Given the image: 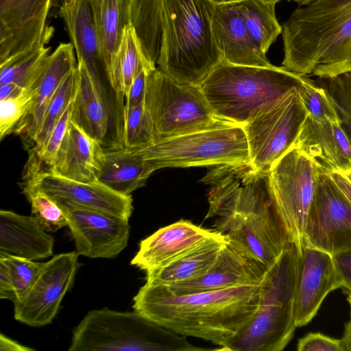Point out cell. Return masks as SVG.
Masks as SVG:
<instances>
[{
  "instance_id": "obj_1",
  "label": "cell",
  "mask_w": 351,
  "mask_h": 351,
  "mask_svg": "<svg viewBox=\"0 0 351 351\" xmlns=\"http://www.w3.org/2000/svg\"><path fill=\"white\" fill-rule=\"evenodd\" d=\"M263 280L184 295H176L165 285L145 282L133 299V308L178 335L210 341L220 350L256 311Z\"/></svg>"
},
{
  "instance_id": "obj_2",
  "label": "cell",
  "mask_w": 351,
  "mask_h": 351,
  "mask_svg": "<svg viewBox=\"0 0 351 351\" xmlns=\"http://www.w3.org/2000/svg\"><path fill=\"white\" fill-rule=\"evenodd\" d=\"M282 66L329 78L351 72V0H318L295 9L282 25Z\"/></svg>"
},
{
  "instance_id": "obj_3",
  "label": "cell",
  "mask_w": 351,
  "mask_h": 351,
  "mask_svg": "<svg viewBox=\"0 0 351 351\" xmlns=\"http://www.w3.org/2000/svg\"><path fill=\"white\" fill-rule=\"evenodd\" d=\"M214 0H166L157 68L173 80L200 86L222 62L211 26Z\"/></svg>"
},
{
  "instance_id": "obj_4",
  "label": "cell",
  "mask_w": 351,
  "mask_h": 351,
  "mask_svg": "<svg viewBox=\"0 0 351 351\" xmlns=\"http://www.w3.org/2000/svg\"><path fill=\"white\" fill-rule=\"evenodd\" d=\"M308 79L283 66L222 61L199 87L216 117L243 126L300 89Z\"/></svg>"
},
{
  "instance_id": "obj_5",
  "label": "cell",
  "mask_w": 351,
  "mask_h": 351,
  "mask_svg": "<svg viewBox=\"0 0 351 351\" xmlns=\"http://www.w3.org/2000/svg\"><path fill=\"white\" fill-rule=\"evenodd\" d=\"M299 267L300 252L291 243L265 274L256 311L220 350L285 348L297 328L294 302Z\"/></svg>"
},
{
  "instance_id": "obj_6",
  "label": "cell",
  "mask_w": 351,
  "mask_h": 351,
  "mask_svg": "<svg viewBox=\"0 0 351 351\" xmlns=\"http://www.w3.org/2000/svg\"><path fill=\"white\" fill-rule=\"evenodd\" d=\"M69 351H199L207 349L139 313L93 310L73 329Z\"/></svg>"
},
{
  "instance_id": "obj_7",
  "label": "cell",
  "mask_w": 351,
  "mask_h": 351,
  "mask_svg": "<svg viewBox=\"0 0 351 351\" xmlns=\"http://www.w3.org/2000/svg\"><path fill=\"white\" fill-rule=\"evenodd\" d=\"M269 269L291 243L274 208L269 186L234 202L209 206L205 219Z\"/></svg>"
},
{
  "instance_id": "obj_8",
  "label": "cell",
  "mask_w": 351,
  "mask_h": 351,
  "mask_svg": "<svg viewBox=\"0 0 351 351\" xmlns=\"http://www.w3.org/2000/svg\"><path fill=\"white\" fill-rule=\"evenodd\" d=\"M144 105L153 122L155 142L239 125L216 117L199 86L180 84L158 68L149 71Z\"/></svg>"
},
{
  "instance_id": "obj_9",
  "label": "cell",
  "mask_w": 351,
  "mask_h": 351,
  "mask_svg": "<svg viewBox=\"0 0 351 351\" xmlns=\"http://www.w3.org/2000/svg\"><path fill=\"white\" fill-rule=\"evenodd\" d=\"M134 149L156 170L250 162L247 137L241 125L197 131Z\"/></svg>"
},
{
  "instance_id": "obj_10",
  "label": "cell",
  "mask_w": 351,
  "mask_h": 351,
  "mask_svg": "<svg viewBox=\"0 0 351 351\" xmlns=\"http://www.w3.org/2000/svg\"><path fill=\"white\" fill-rule=\"evenodd\" d=\"M324 169L293 147L269 171L270 194L280 220L300 253L307 217Z\"/></svg>"
},
{
  "instance_id": "obj_11",
  "label": "cell",
  "mask_w": 351,
  "mask_h": 351,
  "mask_svg": "<svg viewBox=\"0 0 351 351\" xmlns=\"http://www.w3.org/2000/svg\"><path fill=\"white\" fill-rule=\"evenodd\" d=\"M298 90L243 126L250 162L257 169L269 171L293 147L308 117Z\"/></svg>"
},
{
  "instance_id": "obj_12",
  "label": "cell",
  "mask_w": 351,
  "mask_h": 351,
  "mask_svg": "<svg viewBox=\"0 0 351 351\" xmlns=\"http://www.w3.org/2000/svg\"><path fill=\"white\" fill-rule=\"evenodd\" d=\"M304 246L331 255L351 249V202L324 169L306 222Z\"/></svg>"
},
{
  "instance_id": "obj_13",
  "label": "cell",
  "mask_w": 351,
  "mask_h": 351,
  "mask_svg": "<svg viewBox=\"0 0 351 351\" xmlns=\"http://www.w3.org/2000/svg\"><path fill=\"white\" fill-rule=\"evenodd\" d=\"M56 202L65 215L79 255L90 258H112L127 246L129 219L65 202Z\"/></svg>"
},
{
  "instance_id": "obj_14",
  "label": "cell",
  "mask_w": 351,
  "mask_h": 351,
  "mask_svg": "<svg viewBox=\"0 0 351 351\" xmlns=\"http://www.w3.org/2000/svg\"><path fill=\"white\" fill-rule=\"evenodd\" d=\"M78 256L77 252L62 253L44 263L28 293L14 303L16 320L33 327L51 323L64 296L73 284L79 267Z\"/></svg>"
},
{
  "instance_id": "obj_15",
  "label": "cell",
  "mask_w": 351,
  "mask_h": 351,
  "mask_svg": "<svg viewBox=\"0 0 351 351\" xmlns=\"http://www.w3.org/2000/svg\"><path fill=\"white\" fill-rule=\"evenodd\" d=\"M268 270L228 239L216 260L204 274L165 286L176 295L214 291L258 284L263 280Z\"/></svg>"
},
{
  "instance_id": "obj_16",
  "label": "cell",
  "mask_w": 351,
  "mask_h": 351,
  "mask_svg": "<svg viewBox=\"0 0 351 351\" xmlns=\"http://www.w3.org/2000/svg\"><path fill=\"white\" fill-rule=\"evenodd\" d=\"M25 186L42 190L55 201L99 210L129 219L133 210L132 197L115 192L98 180L78 182L48 171L28 178Z\"/></svg>"
},
{
  "instance_id": "obj_17",
  "label": "cell",
  "mask_w": 351,
  "mask_h": 351,
  "mask_svg": "<svg viewBox=\"0 0 351 351\" xmlns=\"http://www.w3.org/2000/svg\"><path fill=\"white\" fill-rule=\"evenodd\" d=\"M342 287L331 254L308 246L300 253L294 302L297 327L308 324L331 291Z\"/></svg>"
},
{
  "instance_id": "obj_18",
  "label": "cell",
  "mask_w": 351,
  "mask_h": 351,
  "mask_svg": "<svg viewBox=\"0 0 351 351\" xmlns=\"http://www.w3.org/2000/svg\"><path fill=\"white\" fill-rule=\"evenodd\" d=\"M52 0H0V62L43 38Z\"/></svg>"
},
{
  "instance_id": "obj_19",
  "label": "cell",
  "mask_w": 351,
  "mask_h": 351,
  "mask_svg": "<svg viewBox=\"0 0 351 351\" xmlns=\"http://www.w3.org/2000/svg\"><path fill=\"white\" fill-rule=\"evenodd\" d=\"M211 26L223 62L241 66H272L254 43L235 0L215 1Z\"/></svg>"
},
{
  "instance_id": "obj_20",
  "label": "cell",
  "mask_w": 351,
  "mask_h": 351,
  "mask_svg": "<svg viewBox=\"0 0 351 351\" xmlns=\"http://www.w3.org/2000/svg\"><path fill=\"white\" fill-rule=\"evenodd\" d=\"M220 232L180 219L161 228L139 243L130 263L146 273L160 267Z\"/></svg>"
},
{
  "instance_id": "obj_21",
  "label": "cell",
  "mask_w": 351,
  "mask_h": 351,
  "mask_svg": "<svg viewBox=\"0 0 351 351\" xmlns=\"http://www.w3.org/2000/svg\"><path fill=\"white\" fill-rule=\"evenodd\" d=\"M104 158V146L70 120L48 172L78 182H91L97 180Z\"/></svg>"
},
{
  "instance_id": "obj_22",
  "label": "cell",
  "mask_w": 351,
  "mask_h": 351,
  "mask_svg": "<svg viewBox=\"0 0 351 351\" xmlns=\"http://www.w3.org/2000/svg\"><path fill=\"white\" fill-rule=\"evenodd\" d=\"M293 147L328 172L351 171V145L339 123L318 121L308 116Z\"/></svg>"
},
{
  "instance_id": "obj_23",
  "label": "cell",
  "mask_w": 351,
  "mask_h": 351,
  "mask_svg": "<svg viewBox=\"0 0 351 351\" xmlns=\"http://www.w3.org/2000/svg\"><path fill=\"white\" fill-rule=\"evenodd\" d=\"M77 64L74 47L71 43H60L49 56L36 81V93L32 109L16 133L23 138L29 149L34 145L51 99Z\"/></svg>"
},
{
  "instance_id": "obj_24",
  "label": "cell",
  "mask_w": 351,
  "mask_h": 351,
  "mask_svg": "<svg viewBox=\"0 0 351 351\" xmlns=\"http://www.w3.org/2000/svg\"><path fill=\"white\" fill-rule=\"evenodd\" d=\"M58 14L64 22L77 62H82L102 84L101 78L107 75L88 0H60Z\"/></svg>"
},
{
  "instance_id": "obj_25",
  "label": "cell",
  "mask_w": 351,
  "mask_h": 351,
  "mask_svg": "<svg viewBox=\"0 0 351 351\" xmlns=\"http://www.w3.org/2000/svg\"><path fill=\"white\" fill-rule=\"evenodd\" d=\"M53 237L31 216L0 211V252L31 261L53 254Z\"/></svg>"
},
{
  "instance_id": "obj_26",
  "label": "cell",
  "mask_w": 351,
  "mask_h": 351,
  "mask_svg": "<svg viewBox=\"0 0 351 351\" xmlns=\"http://www.w3.org/2000/svg\"><path fill=\"white\" fill-rule=\"evenodd\" d=\"M77 83L71 120L103 146L110 128V115L103 84L97 81L82 62H77Z\"/></svg>"
},
{
  "instance_id": "obj_27",
  "label": "cell",
  "mask_w": 351,
  "mask_h": 351,
  "mask_svg": "<svg viewBox=\"0 0 351 351\" xmlns=\"http://www.w3.org/2000/svg\"><path fill=\"white\" fill-rule=\"evenodd\" d=\"M221 233L206 239L166 265L146 273V282L171 285L204 274L227 242Z\"/></svg>"
},
{
  "instance_id": "obj_28",
  "label": "cell",
  "mask_w": 351,
  "mask_h": 351,
  "mask_svg": "<svg viewBox=\"0 0 351 351\" xmlns=\"http://www.w3.org/2000/svg\"><path fill=\"white\" fill-rule=\"evenodd\" d=\"M155 171L136 150L121 147L105 149L104 165L97 180L118 193L131 195L145 185Z\"/></svg>"
},
{
  "instance_id": "obj_29",
  "label": "cell",
  "mask_w": 351,
  "mask_h": 351,
  "mask_svg": "<svg viewBox=\"0 0 351 351\" xmlns=\"http://www.w3.org/2000/svg\"><path fill=\"white\" fill-rule=\"evenodd\" d=\"M88 2L108 78L123 29L131 23L130 0H88Z\"/></svg>"
},
{
  "instance_id": "obj_30",
  "label": "cell",
  "mask_w": 351,
  "mask_h": 351,
  "mask_svg": "<svg viewBox=\"0 0 351 351\" xmlns=\"http://www.w3.org/2000/svg\"><path fill=\"white\" fill-rule=\"evenodd\" d=\"M143 67L156 69L146 60L135 29L132 23H129L123 29L120 45L108 75V81L119 100L128 95L136 74Z\"/></svg>"
},
{
  "instance_id": "obj_31",
  "label": "cell",
  "mask_w": 351,
  "mask_h": 351,
  "mask_svg": "<svg viewBox=\"0 0 351 351\" xmlns=\"http://www.w3.org/2000/svg\"><path fill=\"white\" fill-rule=\"evenodd\" d=\"M54 28L49 25L40 42L2 62H0V84L15 83L23 88L32 87L36 82L50 55V41Z\"/></svg>"
},
{
  "instance_id": "obj_32",
  "label": "cell",
  "mask_w": 351,
  "mask_h": 351,
  "mask_svg": "<svg viewBox=\"0 0 351 351\" xmlns=\"http://www.w3.org/2000/svg\"><path fill=\"white\" fill-rule=\"evenodd\" d=\"M165 1L130 0L131 23L135 29L145 57L153 61L156 60L159 55Z\"/></svg>"
},
{
  "instance_id": "obj_33",
  "label": "cell",
  "mask_w": 351,
  "mask_h": 351,
  "mask_svg": "<svg viewBox=\"0 0 351 351\" xmlns=\"http://www.w3.org/2000/svg\"><path fill=\"white\" fill-rule=\"evenodd\" d=\"M248 32L257 47L267 53L270 45L282 33L274 3L262 0H235Z\"/></svg>"
},
{
  "instance_id": "obj_34",
  "label": "cell",
  "mask_w": 351,
  "mask_h": 351,
  "mask_svg": "<svg viewBox=\"0 0 351 351\" xmlns=\"http://www.w3.org/2000/svg\"><path fill=\"white\" fill-rule=\"evenodd\" d=\"M77 83L75 67L61 83L46 109L40 130L30 149L29 162L36 160L41 156L52 130L74 98Z\"/></svg>"
},
{
  "instance_id": "obj_35",
  "label": "cell",
  "mask_w": 351,
  "mask_h": 351,
  "mask_svg": "<svg viewBox=\"0 0 351 351\" xmlns=\"http://www.w3.org/2000/svg\"><path fill=\"white\" fill-rule=\"evenodd\" d=\"M123 147L141 149L155 142L153 122L144 102L123 114Z\"/></svg>"
},
{
  "instance_id": "obj_36",
  "label": "cell",
  "mask_w": 351,
  "mask_h": 351,
  "mask_svg": "<svg viewBox=\"0 0 351 351\" xmlns=\"http://www.w3.org/2000/svg\"><path fill=\"white\" fill-rule=\"evenodd\" d=\"M32 207V216L47 232H54L68 226L64 213L57 202L44 191L30 186L24 187Z\"/></svg>"
},
{
  "instance_id": "obj_37",
  "label": "cell",
  "mask_w": 351,
  "mask_h": 351,
  "mask_svg": "<svg viewBox=\"0 0 351 351\" xmlns=\"http://www.w3.org/2000/svg\"><path fill=\"white\" fill-rule=\"evenodd\" d=\"M36 83L19 95L0 101V139L16 134L29 113L36 93Z\"/></svg>"
},
{
  "instance_id": "obj_38",
  "label": "cell",
  "mask_w": 351,
  "mask_h": 351,
  "mask_svg": "<svg viewBox=\"0 0 351 351\" xmlns=\"http://www.w3.org/2000/svg\"><path fill=\"white\" fill-rule=\"evenodd\" d=\"M337 112L339 125L351 145V72L319 78Z\"/></svg>"
},
{
  "instance_id": "obj_39",
  "label": "cell",
  "mask_w": 351,
  "mask_h": 351,
  "mask_svg": "<svg viewBox=\"0 0 351 351\" xmlns=\"http://www.w3.org/2000/svg\"><path fill=\"white\" fill-rule=\"evenodd\" d=\"M0 260L4 261L9 267L16 296L14 302H19L23 299L32 288L40 274L45 263H37L1 252Z\"/></svg>"
},
{
  "instance_id": "obj_40",
  "label": "cell",
  "mask_w": 351,
  "mask_h": 351,
  "mask_svg": "<svg viewBox=\"0 0 351 351\" xmlns=\"http://www.w3.org/2000/svg\"><path fill=\"white\" fill-rule=\"evenodd\" d=\"M298 92L309 117L318 121L339 123L334 106L322 86L308 78Z\"/></svg>"
},
{
  "instance_id": "obj_41",
  "label": "cell",
  "mask_w": 351,
  "mask_h": 351,
  "mask_svg": "<svg viewBox=\"0 0 351 351\" xmlns=\"http://www.w3.org/2000/svg\"><path fill=\"white\" fill-rule=\"evenodd\" d=\"M298 351H343L341 340L321 332H308L297 343Z\"/></svg>"
},
{
  "instance_id": "obj_42",
  "label": "cell",
  "mask_w": 351,
  "mask_h": 351,
  "mask_svg": "<svg viewBox=\"0 0 351 351\" xmlns=\"http://www.w3.org/2000/svg\"><path fill=\"white\" fill-rule=\"evenodd\" d=\"M149 69L147 67L142 68L136 74L129 90L125 97V104L123 108V114L129 112L135 106L143 104L145 100L147 77Z\"/></svg>"
},
{
  "instance_id": "obj_43",
  "label": "cell",
  "mask_w": 351,
  "mask_h": 351,
  "mask_svg": "<svg viewBox=\"0 0 351 351\" xmlns=\"http://www.w3.org/2000/svg\"><path fill=\"white\" fill-rule=\"evenodd\" d=\"M332 256L342 288L351 292V249L336 253Z\"/></svg>"
},
{
  "instance_id": "obj_44",
  "label": "cell",
  "mask_w": 351,
  "mask_h": 351,
  "mask_svg": "<svg viewBox=\"0 0 351 351\" xmlns=\"http://www.w3.org/2000/svg\"><path fill=\"white\" fill-rule=\"evenodd\" d=\"M0 298L16 300L13 282L8 266L4 261L0 260Z\"/></svg>"
},
{
  "instance_id": "obj_45",
  "label": "cell",
  "mask_w": 351,
  "mask_h": 351,
  "mask_svg": "<svg viewBox=\"0 0 351 351\" xmlns=\"http://www.w3.org/2000/svg\"><path fill=\"white\" fill-rule=\"evenodd\" d=\"M34 349L19 344L3 334H0V351H33Z\"/></svg>"
},
{
  "instance_id": "obj_46",
  "label": "cell",
  "mask_w": 351,
  "mask_h": 351,
  "mask_svg": "<svg viewBox=\"0 0 351 351\" xmlns=\"http://www.w3.org/2000/svg\"><path fill=\"white\" fill-rule=\"evenodd\" d=\"M25 90L15 83L0 84V101L16 96Z\"/></svg>"
},
{
  "instance_id": "obj_47",
  "label": "cell",
  "mask_w": 351,
  "mask_h": 351,
  "mask_svg": "<svg viewBox=\"0 0 351 351\" xmlns=\"http://www.w3.org/2000/svg\"><path fill=\"white\" fill-rule=\"evenodd\" d=\"M341 340L343 351H351V319L345 325L343 335Z\"/></svg>"
},
{
  "instance_id": "obj_48",
  "label": "cell",
  "mask_w": 351,
  "mask_h": 351,
  "mask_svg": "<svg viewBox=\"0 0 351 351\" xmlns=\"http://www.w3.org/2000/svg\"><path fill=\"white\" fill-rule=\"evenodd\" d=\"M289 1H294L300 5H307L318 0H287Z\"/></svg>"
},
{
  "instance_id": "obj_49",
  "label": "cell",
  "mask_w": 351,
  "mask_h": 351,
  "mask_svg": "<svg viewBox=\"0 0 351 351\" xmlns=\"http://www.w3.org/2000/svg\"><path fill=\"white\" fill-rule=\"evenodd\" d=\"M347 301L350 307V315H351V292H348Z\"/></svg>"
},
{
  "instance_id": "obj_50",
  "label": "cell",
  "mask_w": 351,
  "mask_h": 351,
  "mask_svg": "<svg viewBox=\"0 0 351 351\" xmlns=\"http://www.w3.org/2000/svg\"><path fill=\"white\" fill-rule=\"evenodd\" d=\"M343 173V172H342ZM348 180L351 182V171L343 173Z\"/></svg>"
},
{
  "instance_id": "obj_51",
  "label": "cell",
  "mask_w": 351,
  "mask_h": 351,
  "mask_svg": "<svg viewBox=\"0 0 351 351\" xmlns=\"http://www.w3.org/2000/svg\"><path fill=\"white\" fill-rule=\"evenodd\" d=\"M262 1H263L264 2H266V3H271L276 4V3H278L282 0H262Z\"/></svg>"
}]
</instances>
